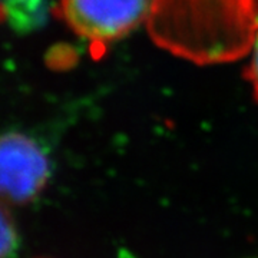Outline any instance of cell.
<instances>
[{
  "instance_id": "3957f363",
  "label": "cell",
  "mask_w": 258,
  "mask_h": 258,
  "mask_svg": "<svg viewBox=\"0 0 258 258\" xmlns=\"http://www.w3.org/2000/svg\"><path fill=\"white\" fill-rule=\"evenodd\" d=\"M49 161L33 139L22 134L0 137V198L26 203L43 189Z\"/></svg>"
},
{
  "instance_id": "277c9868",
  "label": "cell",
  "mask_w": 258,
  "mask_h": 258,
  "mask_svg": "<svg viewBox=\"0 0 258 258\" xmlns=\"http://www.w3.org/2000/svg\"><path fill=\"white\" fill-rule=\"evenodd\" d=\"M18 244L15 227L9 215L0 208V258H6L12 254Z\"/></svg>"
},
{
  "instance_id": "8992f818",
  "label": "cell",
  "mask_w": 258,
  "mask_h": 258,
  "mask_svg": "<svg viewBox=\"0 0 258 258\" xmlns=\"http://www.w3.org/2000/svg\"><path fill=\"white\" fill-rule=\"evenodd\" d=\"M42 5V0H9V9L19 18H28L36 13Z\"/></svg>"
},
{
  "instance_id": "7a4b0ae2",
  "label": "cell",
  "mask_w": 258,
  "mask_h": 258,
  "mask_svg": "<svg viewBox=\"0 0 258 258\" xmlns=\"http://www.w3.org/2000/svg\"><path fill=\"white\" fill-rule=\"evenodd\" d=\"M149 10L151 0H60L57 13L75 35L105 46L147 23Z\"/></svg>"
},
{
  "instance_id": "5b68a950",
  "label": "cell",
  "mask_w": 258,
  "mask_h": 258,
  "mask_svg": "<svg viewBox=\"0 0 258 258\" xmlns=\"http://www.w3.org/2000/svg\"><path fill=\"white\" fill-rule=\"evenodd\" d=\"M249 52H251V60H249L248 68L245 71V79L248 81L252 88L254 99L258 102V29Z\"/></svg>"
},
{
  "instance_id": "6da1fadb",
  "label": "cell",
  "mask_w": 258,
  "mask_h": 258,
  "mask_svg": "<svg viewBox=\"0 0 258 258\" xmlns=\"http://www.w3.org/2000/svg\"><path fill=\"white\" fill-rule=\"evenodd\" d=\"M147 28L154 43L174 56L227 63L251 50L258 0H151Z\"/></svg>"
}]
</instances>
